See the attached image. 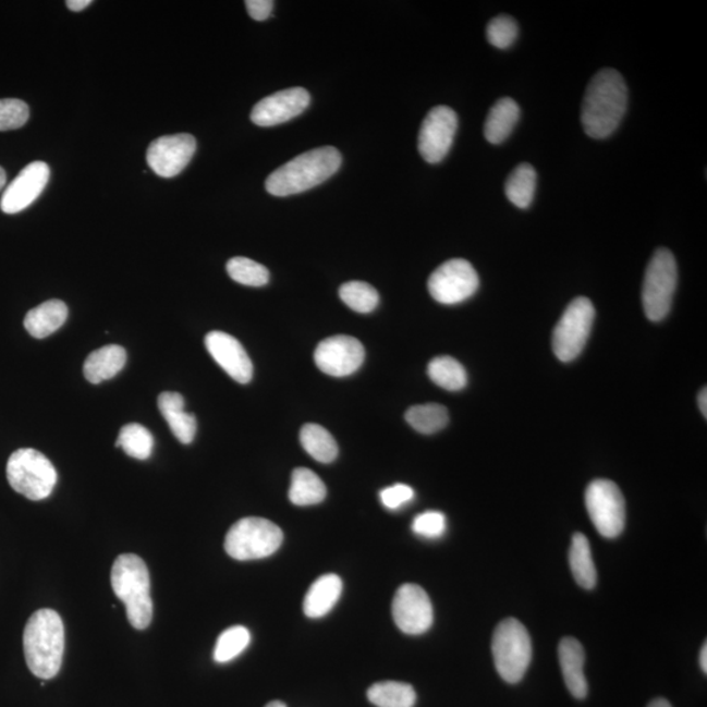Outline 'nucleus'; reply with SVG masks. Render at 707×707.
I'll list each match as a JSON object with an SVG mask.
<instances>
[{
  "label": "nucleus",
  "instance_id": "34",
  "mask_svg": "<svg viewBox=\"0 0 707 707\" xmlns=\"http://www.w3.org/2000/svg\"><path fill=\"white\" fill-rule=\"evenodd\" d=\"M340 297L349 308L359 314H369L378 307L379 294L371 284L361 281H352L342 284Z\"/></svg>",
  "mask_w": 707,
  "mask_h": 707
},
{
  "label": "nucleus",
  "instance_id": "8",
  "mask_svg": "<svg viewBox=\"0 0 707 707\" xmlns=\"http://www.w3.org/2000/svg\"><path fill=\"white\" fill-rule=\"evenodd\" d=\"M676 287V259L670 251L659 248L647 266L644 288H642V303L648 320L660 321L670 314Z\"/></svg>",
  "mask_w": 707,
  "mask_h": 707
},
{
  "label": "nucleus",
  "instance_id": "45",
  "mask_svg": "<svg viewBox=\"0 0 707 707\" xmlns=\"http://www.w3.org/2000/svg\"><path fill=\"white\" fill-rule=\"evenodd\" d=\"M5 183H8V176L2 167H0V192L4 190Z\"/></svg>",
  "mask_w": 707,
  "mask_h": 707
},
{
  "label": "nucleus",
  "instance_id": "26",
  "mask_svg": "<svg viewBox=\"0 0 707 707\" xmlns=\"http://www.w3.org/2000/svg\"><path fill=\"white\" fill-rule=\"evenodd\" d=\"M327 497V486L315 472L296 468L291 478L289 498L295 505L319 504Z\"/></svg>",
  "mask_w": 707,
  "mask_h": 707
},
{
  "label": "nucleus",
  "instance_id": "44",
  "mask_svg": "<svg viewBox=\"0 0 707 707\" xmlns=\"http://www.w3.org/2000/svg\"><path fill=\"white\" fill-rule=\"evenodd\" d=\"M647 707H672V706H671L670 703H668L667 699L657 698V699H654L653 703L650 705H648Z\"/></svg>",
  "mask_w": 707,
  "mask_h": 707
},
{
  "label": "nucleus",
  "instance_id": "4",
  "mask_svg": "<svg viewBox=\"0 0 707 707\" xmlns=\"http://www.w3.org/2000/svg\"><path fill=\"white\" fill-rule=\"evenodd\" d=\"M110 581L117 598L126 606L130 624L136 631H145L154 615L151 580L146 562L136 554L117 557Z\"/></svg>",
  "mask_w": 707,
  "mask_h": 707
},
{
  "label": "nucleus",
  "instance_id": "18",
  "mask_svg": "<svg viewBox=\"0 0 707 707\" xmlns=\"http://www.w3.org/2000/svg\"><path fill=\"white\" fill-rule=\"evenodd\" d=\"M205 343L214 361L233 380L240 382V385H246L252 380V361L235 337L220 332V330H214V332L206 336Z\"/></svg>",
  "mask_w": 707,
  "mask_h": 707
},
{
  "label": "nucleus",
  "instance_id": "31",
  "mask_svg": "<svg viewBox=\"0 0 707 707\" xmlns=\"http://www.w3.org/2000/svg\"><path fill=\"white\" fill-rule=\"evenodd\" d=\"M405 419L415 431L430 436L444 429L449 424L450 415L443 405L425 404L409 409Z\"/></svg>",
  "mask_w": 707,
  "mask_h": 707
},
{
  "label": "nucleus",
  "instance_id": "27",
  "mask_svg": "<svg viewBox=\"0 0 707 707\" xmlns=\"http://www.w3.org/2000/svg\"><path fill=\"white\" fill-rule=\"evenodd\" d=\"M301 443L317 462L329 464L339 456V444L327 429L316 424H307L301 430Z\"/></svg>",
  "mask_w": 707,
  "mask_h": 707
},
{
  "label": "nucleus",
  "instance_id": "36",
  "mask_svg": "<svg viewBox=\"0 0 707 707\" xmlns=\"http://www.w3.org/2000/svg\"><path fill=\"white\" fill-rule=\"evenodd\" d=\"M517 24L514 19L508 15L497 16L488 25L486 36L492 47L508 49L515 42L517 37Z\"/></svg>",
  "mask_w": 707,
  "mask_h": 707
},
{
  "label": "nucleus",
  "instance_id": "39",
  "mask_svg": "<svg viewBox=\"0 0 707 707\" xmlns=\"http://www.w3.org/2000/svg\"><path fill=\"white\" fill-rule=\"evenodd\" d=\"M414 498V491L411 486L398 484L380 491L382 504L389 510H398L401 505L411 502Z\"/></svg>",
  "mask_w": 707,
  "mask_h": 707
},
{
  "label": "nucleus",
  "instance_id": "11",
  "mask_svg": "<svg viewBox=\"0 0 707 707\" xmlns=\"http://www.w3.org/2000/svg\"><path fill=\"white\" fill-rule=\"evenodd\" d=\"M479 278L472 264L453 258L440 265L429 278V293L438 303L458 304L476 294Z\"/></svg>",
  "mask_w": 707,
  "mask_h": 707
},
{
  "label": "nucleus",
  "instance_id": "22",
  "mask_svg": "<svg viewBox=\"0 0 707 707\" xmlns=\"http://www.w3.org/2000/svg\"><path fill=\"white\" fill-rule=\"evenodd\" d=\"M342 581L339 575L327 574L320 576L309 587L303 602L304 613L309 619H320L327 615L339 601L342 594Z\"/></svg>",
  "mask_w": 707,
  "mask_h": 707
},
{
  "label": "nucleus",
  "instance_id": "28",
  "mask_svg": "<svg viewBox=\"0 0 707 707\" xmlns=\"http://www.w3.org/2000/svg\"><path fill=\"white\" fill-rule=\"evenodd\" d=\"M537 174L528 163L517 166L505 181L504 192L510 203L519 209H527L534 200Z\"/></svg>",
  "mask_w": 707,
  "mask_h": 707
},
{
  "label": "nucleus",
  "instance_id": "10",
  "mask_svg": "<svg viewBox=\"0 0 707 707\" xmlns=\"http://www.w3.org/2000/svg\"><path fill=\"white\" fill-rule=\"evenodd\" d=\"M589 517L601 536L614 538L625 528V498L618 485L609 479H595L586 490Z\"/></svg>",
  "mask_w": 707,
  "mask_h": 707
},
{
  "label": "nucleus",
  "instance_id": "38",
  "mask_svg": "<svg viewBox=\"0 0 707 707\" xmlns=\"http://www.w3.org/2000/svg\"><path fill=\"white\" fill-rule=\"evenodd\" d=\"M447 528L446 516L439 511H426L414 519L412 529L415 535L426 538H438Z\"/></svg>",
  "mask_w": 707,
  "mask_h": 707
},
{
  "label": "nucleus",
  "instance_id": "19",
  "mask_svg": "<svg viewBox=\"0 0 707 707\" xmlns=\"http://www.w3.org/2000/svg\"><path fill=\"white\" fill-rule=\"evenodd\" d=\"M561 670L570 693L575 698L583 699L587 696L588 684L585 676L586 654L580 641L563 638L558 646Z\"/></svg>",
  "mask_w": 707,
  "mask_h": 707
},
{
  "label": "nucleus",
  "instance_id": "5",
  "mask_svg": "<svg viewBox=\"0 0 707 707\" xmlns=\"http://www.w3.org/2000/svg\"><path fill=\"white\" fill-rule=\"evenodd\" d=\"M283 543V532L264 517H244L225 536L227 554L237 561L261 560L275 554Z\"/></svg>",
  "mask_w": 707,
  "mask_h": 707
},
{
  "label": "nucleus",
  "instance_id": "21",
  "mask_svg": "<svg viewBox=\"0 0 707 707\" xmlns=\"http://www.w3.org/2000/svg\"><path fill=\"white\" fill-rule=\"evenodd\" d=\"M126 350L119 345H109L95 350L84 362L83 373L93 385L113 379L126 365Z\"/></svg>",
  "mask_w": 707,
  "mask_h": 707
},
{
  "label": "nucleus",
  "instance_id": "14",
  "mask_svg": "<svg viewBox=\"0 0 707 707\" xmlns=\"http://www.w3.org/2000/svg\"><path fill=\"white\" fill-rule=\"evenodd\" d=\"M197 142L191 134L160 136L147 150V163L160 178L171 179L185 170L196 154Z\"/></svg>",
  "mask_w": 707,
  "mask_h": 707
},
{
  "label": "nucleus",
  "instance_id": "3",
  "mask_svg": "<svg viewBox=\"0 0 707 707\" xmlns=\"http://www.w3.org/2000/svg\"><path fill=\"white\" fill-rule=\"evenodd\" d=\"M24 655L32 673L41 680L57 676L64 651V626L53 609L32 614L24 629Z\"/></svg>",
  "mask_w": 707,
  "mask_h": 707
},
{
  "label": "nucleus",
  "instance_id": "46",
  "mask_svg": "<svg viewBox=\"0 0 707 707\" xmlns=\"http://www.w3.org/2000/svg\"><path fill=\"white\" fill-rule=\"evenodd\" d=\"M265 707H288V705L282 703V700H272V703L266 705Z\"/></svg>",
  "mask_w": 707,
  "mask_h": 707
},
{
  "label": "nucleus",
  "instance_id": "32",
  "mask_svg": "<svg viewBox=\"0 0 707 707\" xmlns=\"http://www.w3.org/2000/svg\"><path fill=\"white\" fill-rule=\"evenodd\" d=\"M115 446L121 447L130 458L147 460L153 455L154 437L145 426L129 424L122 427Z\"/></svg>",
  "mask_w": 707,
  "mask_h": 707
},
{
  "label": "nucleus",
  "instance_id": "12",
  "mask_svg": "<svg viewBox=\"0 0 707 707\" xmlns=\"http://www.w3.org/2000/svg\"><path fill=\"white\" fill-rule=\"evenodd\" d=\"M458 115L449 107L432 108L418 135V150L427 163H440L450 153L458 132Z\"/></svg>",
  "mask_w": 707,
  "mask_h": 707
},
{
  "label": "nucleus",
  "instance_id": "33",
  "mask_svg": "<svg viewBox=\"0 0 707 707\" xmlns=\"http://www.w3.org/2000/svg\"><path fill=\"white\" fill-rule=\"evenodd\" d=\"M227 272L233 281L244 287L263 288L269 283V270L246 257H233L227 263Z\"/></svg>",
  "mask_w": 707,
  "mask_h": 707
},
{
  "label": "nucleus",
  "instance_id": "42",
  "mask_svg": "<svg viewBox=\"0 0 707 707\" xmlns=\"http://www.w3.org/2000/svg\"><path fill=\"white\" fill-rule=\"evenodd\" d=\"M698 406L700 413L704 414V417H707V391L706 388L703 389V391L699 392L698 394Z\"/></svg>",
  "mask_w": 707,
  "mask_h": 707
},
{
  "label": "nucleus",
  "instance_id": "9",
  "mask_svg": "<svg viewBox=\"0 0 707 707\" xmlns=\"http://www.w3.org/2000/svg\"><path fill=\"white\" fill-rule=\"evenodd\" d=\"M595 320V307L587 297L569 304L553 332V352L561 362H572L585 349Z\"/></svg>",
  "mask_w": 707,
  "mask_h": 707
},
{
  "label": "nucleus",
  "instance_id": "2",
  "mask_svg": "<svg viewBox=\"0 0 707 707\" xmlns=\"http://www.w3.org/2000/svg\"><path fill=\"white\" fill-rule=\"evenodd\" d=\"M342 157L334 147H320L300 155L279 167L266 179L271 196L288 197L313 190L340 170Z\"/></svg>",
  "mask_w": 707,
  "mask_h": 707
},
{
  "label": "nucleus",
  "instance_id": "15",
  "mask_svg": "<svg viewBox=\"0 0 707 707\" xmlns=\"http://www.w3.org/2000/svg\"><path fill=\"white\" fill-rule=\"evenodd\" d=\"M315 362L324 374L343 378L358 371L365 362V348L354 337H330L316 348Z\"/></svg>",
  "mask_w": 707,
  "mask_h": 707
},
{
  "label": "nucleus",
  "instance_id": "40",
  "mask_svg": "<svg viewBox=\"0 0 707 707\" xmlns=\"http://www.w3.org/2000/svg\"><path fill=\"white\" fill-rule=\"evenodd\" d=\"M245 5L249 16L257 22L266 21L275 9L272 0H246Z\"/></svg>",
  "mask_w": 707,
  "mask_h": 707
},
{
  "label": "nucleus",
  "instance_id": "6",
  "mask_svg": "<svg viewBox=\"0 0 707 707\" xmlns=\"http://www.w3.org/2000/svg\"><path fill=\"white\" fill-rule=\"evenodd\" d=\"M491 653L499 676L510 684L519 683L532 660V641L527 629L515 619L502 621L492 635Z\"/></svg>",
  "mask_w": 707,
  "mask_h": 707
},
{
  "label": "nucleus",
  "instance_id": "16",
  "mask_svg": "<svg viewBox=\"0 0 707 707\" xmlns=\"http://www.w3.org/2000/svg\"><path fill=\"white\" fill-rule=\"evenodd\" d=\"M310 96L304 88L279 90L256 103L251 120L261 127L281 125L301 115L308 108Z\"/></svg>",
  "mask_w": 707,
  "mask_h": 707
},
{
  "label": "nucleus",
  "instance_id": "23",
  "mask_svg": "<svg viewBox=\"0 0 707 707\" xmlns=\"http://www.w3.org/2000/svg\"><path fill=\"white\" fill-rule=\"evenodd\" d=\"M69 316V308L62 301H48L31 309L24 319V327L35 339H47L57 332Z\"/></svg>",
  "mask_w": 707,
  "mask_h": 707
},
{
  "label": "nucleus",
  "instance_id": "17",
  "mask_svg": "<svg viewBox=\"0 0 707 707\" xmlns=\"http://www.w3.org/2000/svg\"><path fill=\"white\" fill-rule=\"evenodd\" d=\"M50 179V168L44 161H34L17 174V178L5 187L0 209L5 214H17L35 203L41 196Z\"/></svg>",
  "mask_w": 707,
  "mask_h": 707
},
{
  "label": "nucleus",
  "instance_id": "1",
  "mask_svg": "<svg viewBox=\"0 0 707 707\" xmlns=\"http://www.w3.org/2000/svg\"><path fill=\"white\" fill-rule=\"evenodd\" d=\"M627 108L624 77L613 69H605L588 84L582 106V125L588 136L605 139L619 127Z\"/></svg>",
  "mask_w": 707,
  "mask_h": 707
},
{
  "label": "nucleus",
  "instance_id": "35",
  "mask_svg": "<svg viewBox=\"0 0 707 707\" xmlns=\"http://www.w3.org/2000/svg\"><path fill=\"white\" fill-rule=\"evenodd\" d=\"M251 644V633L244 626H232L219 635L216 648H214V660L217 663H229L239 657Z\"/></svg>",
  "mask_w": 707,
  "mask_h": 707
},
{
  "label": "nucleus",
  "instance_id": "25",
  "mask_svg": "<svg viewBox=\"0 0 707 707\" xmlns=\"http://www.w3.org/2000/svg\"><path fill=\"white\" fill-rule=\"evenodd\" d=\"M569 561L576 583L586 589L594 588L596 581H598V573H596L588 538L580 534V532L573 536L572 547H570L569 551Z\"/></svg>",
  "mask_w": 707,
  "mask_h": 707
},
{
  "label": "nucleus",
  "instance_id": "7",
  "mask_svg": "<svg viewBox=\"0 0 707 707\" xmlns=\"http://www.w3.org/2000/svg\"><path fill=\"white\" fill-rule=\"evenodd\" d=\"M11 488L31 501H42L53 492L58 475L54 465L40 451L17 450L9 459Z\"/></svg>",
  "mask_w": 707,
  "mask_h": 707
},
{
  "label": "nucleus",
  "instance_id": "43",
  "mask_svg": "<svg viewBox=\"0 0 707 707\" xmlns=\"http://www.w3.org/2000/svg\"><path fill=\"white\" fill-rule=\"evenodd\" d=\"M699 665L700 668H703V671L706 673L707 672V646L706 644L703 647V650H700L699 654Z\"/></svg>",
  "mask_w": 707,
  "mask_h": 707
},
{
  "label": "nucleus",
  "instance_id": "30",
  "mask_svg": "<svg viewBox=\"0 0 707 707\" xmlns=\"http://www.w3.org/2000/svg\"><path fill=\"white\" fill-rule=\"evenodd\" d=\"M427 374L437 386L451 392L462 391L468 382V375L462 363L451 356H438L432 359L427 367Z\"/></svg>",
  "mask_w": 707,
  "mask_h": 707
},
{
  "label": "nucleus",
  "instance_id": "37",
  "mask_svg": "<svg viewBox=\"0 0 707 707\" xmlns=\"http://www.w3.org/2000/svg\"><path fill=\"white\" fill-rule=\"evenodd\" d=\"M29 120V107L23 100L0 99V132L21 129Z\"/></svg>",
  "mask_w": 707,
  "mask_h": 707
},
{
  "label": "nucleus",
  "instance_id": "13",
  "mask_svg": "<svg viewBox=\"0 0 707 707\" xmlns=\"http://www.w3.org/2000/svg\"><path fill=\"white\" fill-rule=\"evenodd\" d=\"M392 614L395 625L409 635L424 634L432 625L434 611L429 595L418 585H402L394 595Z\"/></svg>",
  "mask_w": 707,
  "mask_h": 707
},
{
  "label": "nucleus",
  "instance_id": "29",
  "mask_svg": "<svg viewBox=\"0 0 707 707\" xmlns=\"http://www.w3.org/2000/svg\"><path fill=\"white\" fill-rule=\"evenodd\" d=\"M369 703L378 707H413L417 700L414 687L399 681H381L369 687Z\"/></svg>",
  "mask_w": 707,
  "mask_h": 707
},
{
  "label": "nucleus",
  "instance_id": "24",
  "mask_svg": "<svg viewBox=\"0 0 707 707\" xmlns=\"http://www.w3.org/2000/svg\"><path fill=\"white\" fill-rule=\"evenodd\" d=\"M519 117H521V108L514 100L510 99V97L498 100L490 109L488 119H486L485 138L492 145L503 144L516 126Z\"/></svg>",
  "mask_w": 707,
  "mask_h": 707
},
{
  "label": "nucleus",
  "instance_id": "20",
  "mask_svg": "<svg viewBox=\"0 0 707 707\" xmlns=\"http://www.w3.org/2000/svg\"><path fill=\"white\" fill-rule=\"evenodd\" d=\"M159 411L170 426L173 436L183 444H191L196 438L197 419L185 412V400L176 392H164L158 399Z\"/></svg>",
  "mask_w": 707,
  "mask_h": 707
},
{
  "label": "nucleus",
  "instance_id": "41",
  "mask_svg": "<svg viewBox=\"0 0 707 707\" xmlns=\"http://www.w3.org/2000/svg\"><path fill=\"white\" fill-rule=\"evenodd\" d=\"M66 4L69 10L80 12L93 4V0H69Z\"/></svg>",
  "mask_w": 707,
  "mask_h": 707
}]
</instances>
